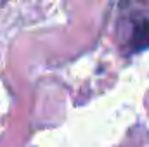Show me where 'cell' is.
Listing matches in <instances>:
<instances>
[{
    "mask_svg": "<svg viewBox=\"0 0 149 147\" xmlns=\"http://www.w3.org/2000/svg\"><path fill=\"white\" fill-rule=\"evenodd\" d=\"M118 26L130 52L149 49V0H121Z\"/></svg>",
    "mask_w": 149,
    "mask_h": 147,
    "instance_id": "obj_1",
    "label": "cell"
}]
</instances>
